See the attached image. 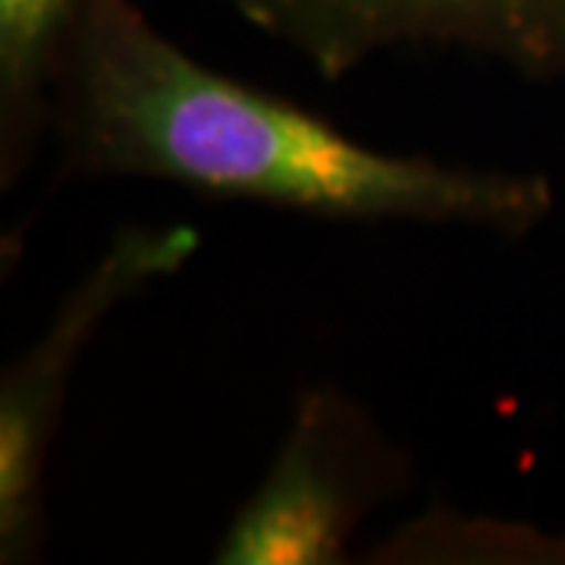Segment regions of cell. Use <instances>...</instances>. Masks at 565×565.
I'll list each match as a JSON object with an SVG mask.
<instances>
[{
  "instance_id": "cell-1",
  "label": "cell",
  "mask_w": 565,
  "mask_h": 565,
  "mask_svg": "<svg viewBox=\"0 0 565 565\" xmlns=\"http://www.w3.org/2000/svg\"><path fill=\"white\" fill-rule=\"evenodd\" d=\"M66 177L180 182L221 199L362 223L519 239L553 211L537 173L393 154L195 61L132 0H88L51 92Z\"/></svg>"
},
{
  "instance_id": "cell-2",
  "label": "cell",
  "mask_w": 565,
  "mask_h": 565,
  "mask_svg": "<svg viewBox=\"0 0 565 565\" xmlns=\"http://www.w3.org/2000/svg\"><path fill=\"white\" fill-rule=\"evenodd\" d=\"M199 252L185 223L126 226L63 299L47 333L3 374L0 384V559L22 563L41 544L44 475L57 434L63 393L79 349L102 321L145 286L177 274Z\"/></svg>"
},
{
  "instance_id": "cell-3",
  "label": "cell",
  "mask_w": 565,
  "mask_h": 565,
  "mask_svg": "<svg viewBox=\"0 0 565 565\" xmlns=\"http://www.w3.org/2000/svg\"><path fill=\"white\" fill-rule=\"evenodd\" d=\"M323 79L399 47H452L525 79H565V0H230Z\"/></svg>"
},
{
  "instance_id": "cell-4",
  "label": "cell",
  "mask_w": 565,
  "mask_h": 565,
  "mask_svg": "<svg viewBox=\"0 0 565 565\" xmlns=\"http://www.w3.org/2000/svg\"><path fill=\"white\" fill-rule=\"evenodd\" d=\"M390 478L384 440L359 405L315 390L280 456L214 546L221 565H337Z\"/></svg>"
},
{
  "instance_id": "cell-5",
  "label": "cell",
  "mask_w": 565,
  "mask_h": 565,
  "mask_svg": "<svg viewBox=\"0 0 565 565\" xmlns=\"http://www.w3.org/2000/svg\"><path fill=\"white\" fill-rule=\"evenodd\" d=\"M88 0H0V177H22L51 126V92L63 44Z\"/></svg>"
}]
</instances>
